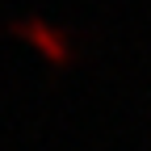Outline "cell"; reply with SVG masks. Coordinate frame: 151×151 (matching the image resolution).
<instances>
[{"label": "cell", "instance_id": "cell-1", "mask_svg": "<svg viewBox=\"0 0 151 151\" xmlns=\"http://www.w3.org/2000/svg\"><path fill=\"white\" fill-rule=\"evenodd\" d=\"M9 29H13V34H21V38H29L34 46H42L55 63H67V59H71V42H67L59 29H50L46 21H38V17H21V21H13Z\"/></svg>", "mask_w": 151, "mask_h": 151}]
</instances>
